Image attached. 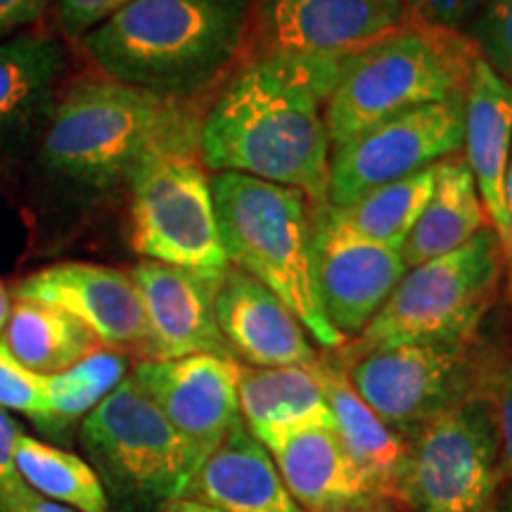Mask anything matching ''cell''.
I'll use <instances>...</instances> for the list:
<instances>
[{
    "label": "cell",
    "instance_id": "obj_29",
    "mask_svg": "<svg viewBox=\"0 0 512 512\" xmlns=\"http://www.w3.org/2000/svg\"><path fill=\"white\" fill-rule=\"evenodd\" d=\"M0 408L8 413H22L38 425L46 420V389L43 375L31 373L12 356L0 339Z\"/></svg>",
    "mask_w": 512,
    "mask_h": 512
},
{
    "label": "cell",
    "instance_id": "obj_5",
    "mask_svg": "<svg viewBox=\"0 0 512 512\" xmlns=\"http://www.w3.org/2000/svg\"><path fill=\"white\" fill-rule=\"evenodd\" d=\"M475 43L463 31H448L411 17L339 67L325 121L332 150L382 121L465 93Z\"/></svg>",
    "mask_w": 512,
    "mask_h": 512
},
{
    "label": "cell",
    "instance_id": "obj_31",
    "mask_svg": "<svg viewBox=\"0 0 512 512\" xmlns=\"http://www.w3.org/2000/svg\"><path fill=\"white\" fill-rule=\"evenodd\" d=\"M62 34L83 38L124 10L133 0H50Z\"/></svg>",
    "mask_w": 512,
    "mask_h": 512
},
{
    "label": "cell",
    "instance_id": "obj_41",
    "mask_svg": "<svg viewBox=\"0 0 512 512\" xmlns=\"http://www.w3.org/2000/svg\"><path fill=\"white\" fill-rule=\"evenodd\" d=\"M505 209H508V219H510V228H512V152H510L508 171H505Z\"/></svg>",
    "mask_w": 512,
    "mask_h": 512
},
{
    "label": "cell",
    "instance_id": "obj_11",
    "mask_svg": "<svg viewBox=\"0 0 512 512\" xmlns=\"http://www.w3.org/2000/svg\"><path fill=\"white\" fill-rule=\"evenodd\" d=\"M465 93L415 107L358 133L330 155V207L430 169L463 147Z\"/></svg>",
    "mask_w": 512,
    "mask_h": 512
},
{
    "label": "cell",
    "instance_id": "obj_22",
    "mask_svg": "<svg viewBox=\"0 0 512 512\" xmlns=\"http://www.w3.org/2000/svg\"><path fill=\"white\" fill-rule=\"evenodd\" d=\"M238 403L242 422L259 444L304 427H335L313 363L285 368L240 363Z\"/></svg>",
    "mask_w": 512,
    "mask_h": 512
},
{
    "label": "cell",
    "instance_id": "obj_26",
    "mask_svg": "<svg viewBox=\"0 0 512 512\" xmlns=\"http://www.w3.org/2000/svg\"><path fill=\"white\" fill-rule=\"evenodd\" d=\"M15 467L22 482L48 501L76 512H110V496L98 472L76 453L22 434L15 448Z\"/></svg>",
    "mask_w": 512,
    "mask_h": 512
},
{
    "label": "cell",
    "instance_id": "obj_24",
    "mask_svg": "<svg viewBox=\"0 0 512 512\" xmlns=\"http://www.w3.org/2000/svg\"><path fill=\"white\" fill-rule=\"evenodd\" d=\"M489 226L470 166L451 155L434 164L432 195L399 254L406 268H415L463 247Z\"/></svg>",
    "mask_w": 512,
    "mask_h": 512
},
{
    "label": "cell",
    "instance_id": "obj_30",
    "mask_svg": "<svg viewBox=\"0 0 512 512\" xmlns=\"http://www.w3.org/2000/svg\"><path fill=\"white\" fill-rule=\"evenodd\" d=\"M484 396L494 408L498 441H501L503 477H512V361L489 363Z\"/></svg>",
    "mask_w": 512,
    "mask_h": 512
},
{
    "label": "cell",
    "instance_id": "obj_15",
    "mask_svg": "<svg viewBox=\"0 0 512 512\" xmlns=\"http://www.w3.org/2000/svg\"><path fill=\"white\" fill-rule=\"evenodd\" d=\"M15 299L55 306L98 337L105 349L147 356V323L131 273L64 261L31 273L15 287Z\"/></svg>",
    "mask_w": 512,
    "mask_h": 512
},
{
    "label": "cell",
    "instance_id": "obj_9",
    "mask_svg": "<svg viewBox=\"0 0 512 512\" xmlns=\"http://www.w3.org/2000/svg\"><path fill=\"white\" fill-rule=\"evenodd\" d=\"M501 479L494 408L482 394L408 437L394 501L403 512H489Z\"/></svg>",
    "mask_w": 512,
    "mask_h": 512
},
{
    "label": "cell",
    "instance_id": "obj_35",
    "mask_svg": "<svg viewBox=\"0 0 512 512\" xmlns=\"http://www.w3.org/2000/svg\"><path fill=\"white\" fill-rule=\"evenodd\" d=\"M0 512H76V510L64 508V505L48 501V498L38 496L31 489H27L19 496L0 498Z\"/></svg>",
    "mask_w": 512,
    "mask_h": 512
},
{
    "label": "cell",
    "instance_id": "obj_19",
    "mask_svg": "<svg viewBox=\"0 0 512 512\" xmlns=\"http://www.w3.org/2000/svg\"><path fill=\"white\" fill-rule=\"evenodd\" d=\"M261 446L306 512H361L380 498L342 446L335 427H304Z\"/></svg>",
    "mask_w": 512,
    "mask_h": 512
},
{
    "label": "cell",
    "instance_id": "obj_37",
    "mask_svg": "<svg viewBox=\"0 0 512 512\" xmlns=\"http://www.w3.org/2000/svg\"><path fill=\"white\" fill-rule=\"evenodd\" d=\"M503 297L508 306L512 309V254H505L503 256Z\"/></svg>",
    "mask_w": 512,
    "mask_h": 512
},
{
    "label": "cell",
    "instance_id": "obj_1",
    "mask_svg": "<svg viewBox=\"0 0 512 512\" xmlns=\"http://www.w3.org/2000/svg\"><path fill=\"white\" fill-rule=\"evenodd\" d=\"M339 67L275 53L242 64L200 124L204 169L297 188L325 207L332 155L325 105Z\"/></svg>",
    "mask_w": 512,
    "mask_h": 512
},
{
    "label": "cell",
    "instance_id": "obj_18",
    "mask_svg": "<svg viewBox=\"0 0 512 512\" xmlns=\"http://www.w3.org/2000/svg\"><path fill=\"white\" fill-rule=\"evenodd\" d=\"M465 162L475 178L503 256L512 252V228L505 209V171L512 152V83L498 76L482 57L472 62L465 86Z\"/></svg>",
    "mask_w": 512,
    "mask_h": 512
},
{
    "label": "cell",
    "instance_id": "obj_4",
    "mask_svg": "<svg viewBox=\"0 0 512 512\" xmlns=\"http://www.w3.org/2000/svg\"><path fill=\"white\" fill-rule=\"evenodd\" d=\"M228 264L252 275L297 316L323 349L347 344L320 306L313 280V211L302 190L245 174L211 178Z\"/></svg>",
    "mask_w": 512,
    "mask_h": 512
},
{
    "label": "cell",
    "instance_id": "obj_3",
    "mask_svg": "<svg viewBox=\"0 0 512 512\" xmlns=\"http://www.w3.org/2000/svg\"><path fill=\"white\" fill-rule=\"evenodd\" d=\"M188 100L124 86L112 79L79 81L57 100L41 133L43 174L76 195L121 188L157 152L200 145Z\"/></svg>",
    "mask_w": 512,
    "mask_h": 512
},
{
    "label": "cell",
    "instance_id": "obj_10",
    "mask_svg": "<svg viewBox=\"0 0 512 512\" xmlns=\"http://www.w3.org/2000/svg\"><path fill=\"white\" fill-rule=\"evenodd\" d=\"M486 370L477 339H465L354 351L344 375L356 394L408 439L441 413L482 396Z\"/></svg>",
    "mask_w": 512,
    "mask_h": 512
},
{
    "label": "cell",
    "instance_id": "obj_13",
    "mask_svg": "<svg viewBox=\"0 0 512 512\" xmlns=\"http://www.w3.org/2000/svg\"><path fill=\"white\" fill-rule=\"evenodd\" d=\"M394 249L354 233L330 204L313 211V280L325 318L344 339H356L406 275Z\"/></svg>",
    "mask_w": 512,
    "mask_h": 512
},
{
    "label": "cell",
    "instance_id": "obj_38",
    "mask_svg": "<svg viewBox=\"0 0 512 512\" xmlns=\"http://www.w3.org/2000/svg\"><path fill=\"white\" fill-rule=\"evenodd\" d=\"M10 309H12V297H10V292L5 290V285L0 283V337H3L5 325H8Z\"/></svg>",
    "mask_w": 512,
    "mask_h": 512
},
{
    "label": "cell",
    "instance_id": "obj_6",
    "mask_svg": "<svg viewBox=\"0 0 512 512\" xmlns=\"http://www.w3.org/2000/svg\"><path fill=\"white\" fill-rule=\"evenodd\" d=\"M501 280L503 247L489 226L463 247L408 268L368 328L356 337L354 351L477 339Z\"/></svg>",
    "mask_w": 512,
    "mask_h": 512
},
{
    "label": "cell",
    "instance_id": "obj_21",
    "mask_svg": "<svg viewBox=\"0 0 512 512\" xmlns=\"http://www.w3.org/2000/svg\"><path fill=\"white\" fill-rule=\"evenodd\" d=\"M188 496L226 512H306L242 418L197 470Z\"/></svg>",
    "mask_w": 512,
    "mask_h": 512
},
{
    "label": "cell",
    "instance_id": "obj_14",
    "mask_svg": "<svg viewBox=\"0 0 512 512\" xmlns=\"http://www.w3.org/2000/svg\"><path fill=\"white\" fill-rule=\"evenodd\" d=\"M238 370L240 363L233 358L197 354L140 361L131 380L164 413L202 465L240 420Z\"/></svg>",
    "mask_w": 512,
    "mask_h": 512
},
{
    "label": "cell",
    "instance_id": "obj_32",
    "mask_svg": "<svg viewBox=\"0 0 512 512\" xmlns=\"http://www.w3.org/2000/svg\"><path fill=\"white\" fill-rule=\"evenodd\" d=\"M408 12L430 27L460 31L470 27L472 19L482 12L491 0H403Z\"/></svg>",
    "mask_w": 512,
    "mask_h": 512
},
{
    "label": "cell",
    "instance_id": "obj_2",
    "mask_svg": "<svg viewBox=\"0 0 512 512\" xmlns=\"http://www.w3.org/2000/svg\"><path fill=\"white\" fill-rule=\"evenodd\" d=\"M252 15L249 0H133L81 48L107 79L190 102L238 60Z\"/></svg>",
    "mask_w": 512,
    "mask_h": 512
},
{
    "label": "cell",
    "instance_id": "obj_20",
    "mask_svg": "<svg viewBox=\"0 0 512 512\" xmlns=\"http://www.w3.org/2000/svg\"><path fill=\"white\" fill-rule=\"evenodd\" d=\"M67 67L62 43L24 31L0 41V152L43 133Z\"/></svg>",
    "mask_w": 512,
    "mask_h": 512
},
{
    "label": "cell",
    "instance_id": "obj_23",
    "mask_svg": "<svg viewBox=\"0 0 512 512\" xmlns=\"http://www.w3.org/2000/svg\"><path fill=\"white\" fill-rule=\"evenodd\" d=\"M313 370H316L325 399L330 403L335 432L342 446L347 448L351 460L373 486L375 494L394 501L403 463H406L408 439L394 432L356 394L342 368L330 361H316Z\"/></svg>",
    "mask_w": 512,
    "mask_h": 512
},
{
    "label": "cell",
    "instance_id": "obj_25",
    "mask_svg": "<svg viewBox=\"0 0 512 512\" xmlns=\"http://www.w3.org/2000/svg\"><path fill=\"white\" fill-rule=\"evenodd\" d=\"M3 344L12 356L38 375H55L105 349L86 325L55 306L15 299Z\"/></svg>",
    "mask_w": 512,
    "mask_h": 512
},
{
    "label": "cell",
    "instance_id": "obj_36",
    "mask_svg": "<svg viewBox=\"0 0 512 512\" xmlns=\"http://www.w3.org/2000/svg\"><path fill=\"white\" fill-rule=\"evenodd\" d=\"M157 512H226V510L214 508V505L197 501V498L183 496V498H176V501L164 503Z\"/></svg>",
    "mask_w": 512,
    "mask_h": 512
},
{
    "label": "cell",
    "instance_id": "obj_12",
    "mask_svg": "<svg viewBox=\"0 0 512 512\" xmlns=\"http://www.w3.org/2000/svg\"><path fill=\"white\" fill-rule=\"evenodd\" d=\"M411 17L403 0H264L252 15L256 55L344 62Z\"/></svg>",
    "mask_w": 512,
    "mask_h": 512
},
{
    "label": "cell",
    "instance_id": "obj_28",
    "mask_svg": "<svg viewBox=\"0 0 512 512\" xmlns=\"http://www.w3.org/2000/svg\"><path fill=\"white\" fill-rule=\"evenodd\" d=\"M126 380V358L112 349H98L76 366L55 375H43L46 420L43 427H62L81 422L98 403Z\"/></svg>",
    "mask_w": 512,
    "mask_h": 512
},
{
    "label": "cell",
    "instance_id": "obj_40",
    "mask_svg": "<svg viewBox=\"0 0 512 512\" xmlns=\"http://www.w3.org/2000/svg\"><path fill=\"white\" fill-rule=\"evenodd\" d=\"M361 512H403V510L392 501V498H382L380 496V498H375V501L370 503L366 510H361Z\"/></svg>",
    "mask_w": 512,
    "mask_h": 512
},
{
    "label": "cell",
    "instance_id": "obj_7",
    "mask_svg": "<svg viewBox=\"0 0 512 512\" xmlns=\"http://www.w3.org/2000/svg\"><path fill=\"white\" fill-rule=\"evenodd\" d=\"M79 437L107 496L138 508L188 496L202 467L131 375L81 420Z\"/></svg>",
    "mask_w": 512,
    "mask_h": 512
},
{
    "label": "cell",
    "instance_id": "obj_33",
    "mask_svg": "<svg viewBox=\"0 0 512 512\" xmlns=\"http://www.w3.org/2000/svg\"><path fill=\"white\" fill-rule=\"evenodd\" d=\"M22 434L17 420L5 408H0V498L19 496L29 489L15 467V448Z\"/></svg>",
    "mask_w": 512,
    "mask_h": 512
},
{
    "label": "cell",
    "instance_id": "obj_39",
    "mask_svg": "<svg viewBox=\"0 0 512 512\" xmlns=\"http://www.w3.org/2000/svg\"><path fill=\"white\" fill-rule=\"evenodd\" d=\"M489 512H512V484L505 486V489L498 491L494 505H491Z\"/></svg>",
    "mask_w": 512,
    "mask_h": 512
},
{
    "label": "cell",
    "instance_id": "obj_17",
    "mask_svg": "<svg viewBox=\"0 0 512 512\" xmlns=\"http://www.w3.org/2000/svg\"><path fill=\"white\" fill-rule=\"evenodd\" d=\"M214 316L230 354L242 366L285 368L318 361L309 332L275 294L230 266L214 297Z\"/></svg>",
    "mask_w": 512,
    "mask_h": 512
},
{
    "label": "cell",
    "instance_id": "obj_8",
    "mask_svg": "<svg viewBox=\"0 0 512 512\" xmlns=\"http://www.w3.org/2000/svg\"><path fill=\"white\" fill-rule=\"evenodd\" d=\"M126 188L131 247L145 261L197 273H223L230 266L200 145L147 157Z\"/></svg>",
    "mask_w": 512,
    "mask_h": 512
},
{
    "label": "cell",
    "instance_id": "obj_27",
    "mask_svg": "<svg viewBox=\"0 0 512 512\" xmlns=\"http://www.w3.org/2000/svg\"><path fill=\"white\" fill-rule=\"evenodd\" d=\"M434 188V166L401 181L363 192L347 207H330L349 230L401 252Z\"/></svg>",
    "mask_w": 512,
    "mask_h": 512
},
{
    "label": "cell",
    "instance_id": "obj_16",
    "mask_svg": "<svg viewBox=\"0 0 512 512\" xmlns=\"http://www.w3.org/2000/svg\"><path fill=\"white\" fill-rule=\"evenodd\" d=\"M223 273H197L159 261H140L131 268L147 323L145 361L197 354L233 358L214 316Z\"/></svg>",
    "mask_w": 512,
    "mask_h": 512
},
{
    "label": "cell",
    "instance_id": "obj_34",
    "mask_svg": "<svg viewBox=\"0 0 512 512\" xmlns=\"http://www.w3.org/2000/svg\"><path fill=\"white\" fill-rule=\"evenodd\" d=\"M50 0H0V41L22 34L46 15Z\"/></svg>",
    "mask_w": 512,
    "mask_h": 512
}]
</instances>
